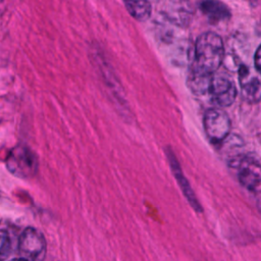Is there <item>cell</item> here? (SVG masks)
I'll list each match as a JSON object with an SVG mask.
<instances>
[{
	"label": "cell",
	"mask_w": 261,
	"mask_h": 261,
	"mask_svg": "<svg viewBox=\"0 0 261 261\" xmlns=\"http://www.w3.org/2000/svg\"><path fill=\"white\" fill-rule=\"evenodd\" d=\"M224 58V44L219 35L206 32L200 35L195 44V55L191 74L211 76L218 71Z\"/></svg>",
	"instance_id": "6da1fadb"
},
{
	"label": "cell",
	"mask_w": 261,
	"mask_h": 261,
	"mask_svg": "<svg viewBox=\"0 0 261 261\" xmlns=\"http://www.w3.org/2000/svg\"><path fill=\"white\" fill-rule=\"evenodd\" d=\"M230 169L236 171L240 184L250 192L260 190L261 168L259 161L252 156H237L228 161Z\"/></svg>",
	"instance_id": "7a4b0ae2"
},
{
	"label": "cell",
	"mask_w": 261,
	"mask_h": 261,
	"mask_svg": "<svg viewBox=\"0 0 261 261\" xmlns=\"http://www.w3.org/2000/svg\"><path fill=\"white\" fill-rule=\"evenodd\" d=\"M207 94L210 95L217 108L228 107L237 98V85L229 74L215 72L211 76Z\"/></svg>",
	"instance_id": "3957f363"
},
{
	"label": "cell",
	"mask_w": 261,
	"mask_h": 261,
	"mask_svg": "<svg viewBox=\"0 0 261 261\" xmlns=\"http://www.w3.org/2000/svg\"><path fill=\"white\" fill-rule=\"evenodd\" d=\"M231 123L227 113L217 107L206 111L204 115V129L213 144H219L227 139Z\"/></svg>",
	"instance_id": "277c9868"
},
{
	"label": "cell",
	"mask_w": 261,
	"mask_h": 261,
	"mask_svg": "<svg viewBox=\"0 0 261 261\" xmlns=\"http://www.w3.org/2000/svg\"><path fill=\"white\" fill-rule=\"evenodd\" d=\"M18 249L24 260L43 261L46 255V240L41 231L28 227L20 234Z\"/></svg>",
	"instance_id": "5b68a950"
},
{
	"label": "cell",
	"mask_w": 261,
	"mask_h": 261,
	"mask_svg": "<svg viewBox=\"0 0 261 261\" xmlns=\"http://www.w3.org/2000/svg\"><path fill=\"white\" fill-rule=\"evenodd\" d=\"M7 166L11 173L19 177H31L38 170V159L28 147L19 146L11 152Z\"/></svg>",
	"instance_id": "8992f818"
},
{
	"label": "cell",
	"mask_w": 261,
	"mask_h": 261,
	"mask_svg": "<svg viewBox=\"0 0 261 261\" xmlns=\"http://www.w3.org/2000/svg\"><path fill=\"white\" fill-rule=\"evenodd\" d=\"M166 155H167V159H168V162H169V166L173 172V175L174 177L176 178L177 180V184L179 185V188L181 189V192L184 193L186 199L188 200V202L190 203V205L192 206V208L200 213L202 212V207L190 185V182L188 181V179L186 178V176L184 175L182 173V170H181V167L173 153V151L171 150V148H166Z\"/></svg>",
	"instance_id": "52a82bcc"
},
{
	"label": "cell",
	"mask_w": 261,
	"mask_h": 261,
	"mask_svg": "<svg viewBox=\"0 0 261 261\" xmlns=\"http://www.w3.org/2000/svg\"><path fill=\"white\" fill-rule=\"evenodd\" d=\"M162 12L165 17L177 25H189L193 15V10L189 2L164 3Z\"/></svg>",
	"instance_id": "ba28073f"
},
{
	"label": "cell",
	"mask_w": 261,
	"mask_h": 261,
	"mask_svg": "<svg viewBox=\"0 0 261 261\" xmlns=\"http://www.w3.org/2000/svg\"><path fill=\"white\" fill-rule=\"evenodd\" d=\"M200 8L211 22H218L230 16L229 7L220 1H203L200 4Z\"/></svg>",
	"instance_id": "9c48e42d"
},
{
	"label": "cell",
	"mask_w": 261,
	"mask_h": 261,
	"mask_svg": "<svg viewBox=\"0 0 261 261\" xmlns=\"http://www.w3.org/2000/svg\"><path fill=\"white\" fill-rule=\"evenodd\" d=\"M248 72H245V66L240 70L241 81L245 80V84H241L243 96L246 100L250 102H258L260 99V81L258 77H251L250 80L246 79Z\"/></svg>",
	"instance_id": "30bf717a"
},
{
	"label": "cell",
	"mask_w": 261,
	"mask_h": 261,
	"mask_svg": "<svg viewBox=\"0 0 261 261\" xmlns=\"http://www.w3.org/2000/svg\"><path fill=\"white\" fill-rule=\"evenodd\" d=\"M125 8L137 20H146L152 12L151 3L148 1H124Z\"/></svg>",
	"instance_id": "8fae6325"
},
{
	"label": "cell",
	"mask_w": 261,
	"mask_h": 261,
	"mask_svg": "<svg viewBox=\"0 0 261 261\" xmlns=\"http://www.w3.org/2000/svg\"><path fill=\"white\" fill-rule=\"evenodd\" d=\"M11 252V242L8 233L0 230V261H4Z\"/></svg>",
	"instance_id": "7c38bea8"
},
{
	"label": "cell",
	"mask_w": 261,
	"mask_h": 261,
	"mask_svg": "<svg viewBox=\"0 0 261 261\" xmlns=\"http://www.w3.org/2000/svg\"><path fill=\"white\" fill-rule=\"evenodd\" d=\"M260 46H258V48L256 49V52H255V57H254V63H255V68L256 70L259 72L260 71V65H261V62H260V59H261V56H260Z\"/></svg>",
	"instance_id": "4fadbf2b"
},
{
	"label": "cell",
	"mask_w": 261,
	"mask_h": 261,
	"mask_svg": "<svg viewBox=\"0 0 261 261\" xmlns=\"http://www.w3.org/2000/svg\"><path fill=\"white\" fill-rule=\"evenodd\" d=\"M10 261H27V260H24V259H22V258H16V259H12V260H10Z\"/></svg>",
	"instance_id": "5bb4252c"
}]
</instances>
